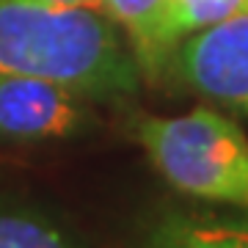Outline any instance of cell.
I'll return each mask as SVG.
<instances>
[{
  "label": "cell",
  "instance_id": "cell-1",
  "mask_svg": "<svg viewBox=\"0 0 248 248\" xmlns=\"http://www.w3.org/2000/svg\"><path fill=\"white\" fill-rule=\"evenodd\" d=\"M0 75L58 83L89 102L138 94L141 63L102 9L0 0Z\"/></svg>",
  "mask_w": 248,
  "mask_h": 248
},
{
  "label": "cell",
  "instance_id": "cell-2",
  "mask_svg": "<svg viewBox=\"0 0 248 248\" xmlns=\"http://www.w3.org/2000/svg\"><path fill=\"white\" fill-rule=\"evenodd\" d=\"M135 141L174 190L196 202L248 213V135L215 108L143 116Z\"/></svg>",
  "mask_w": 248,
  "mask_h": 248
},
{
  "label": "cell",
  "instance_id": "cell-3",
  "mask_svg": "<svg viewBox=\"0 0 248 248\" xmlns=\"http://www.w3.org/2000/svg\"><path fill=\"white\" fill-rule=\"evenodd\" d=\"M169 61L187 91L248 119V11L182 36Z\"/></svg>",
  "mask_w": 248,
  "mask_h": 248
},
{
  "label": "cell",
  "instance_id": "cell-4",
  "mask_svg": "<svg viewBox=\"0 0 248 248\" xmlns=\"http://www.w3.org/2000/svg\"><path fill=\"white\" fill-rule=\"evenodd\" d=\"M89 99L58 83L0 75V141H63L91 130Z\"/></svg>",
  "mask_w": 248,
  "mask_h": 248
},
{
  "label": "cell",
  "instance_id": "cell-5",
  "mask_svg": "<svg viewBox=\"0 0 248 248\" xmlns=\"http://www.w3.org/2000/svg\"><path fill=\"white\" fill-rule=\"evenodd\" d=\"M141 248H248V213L171 207L149 221Z\"/></svg>",
  "mask_w": 248,
  "mask_h": 248
},
{
  "label": "cell",
  "instance_id": "cell-6",
  "mask_svg": "<svg viewBox=\"0 0 248 248\" xmlns=\"http://www.w3.org/2000/svg\"><path fill=\"white\" fill-rule=\"evenodd\" d=\"M99 9L124 31L138 63L157 69L169 61L174 50L169 36L171 0H99Z\"/></svg>",
  "mask_w": 248,
  "mask_h": 248
},
{
  "label": "cell",
  "instance_id": "cell-7",
  "mask_svg": "<svg viewBox=\"0 0 248 248\" xmlns=\"http://www.w3.org/2000/svg\"><path fill=\"white\" fill-rule=\"evenodd\" d=\"M0 248H91L39 210L0 202Z\"/></svg>",
  "mask_w": 248,
  "mask_h": 248
},
{
  "label": "cell",
  "instance_id": "cell-8",
  "mask_svg": "<svg viewBox=\"0 0 248 248\" xmlns=\"http://www.w3.org/2000/svg\"><path fill=\"white\" fill-rule=\"evenodd\" d=\"M246 11L248 0H171V45L177 47L182 36L215 25V22H223L229 17H237V14H246Z\"/></svg>",
  "mask_w": 248,
  "mask_h": 248
},
{
  "label": "cell",
  "instance_id": "cell-9",
  "mask_svg": "<svg viewBox=\"0 0 248 248\" xmlns=\"http://www.w3.org/2000/svg\"><path fill=\"white\" fill-rule=\"evenodd\" d=\"M53 9H99V0H36Z\"/></svg>",
  "mask_w": 248,
  "mask_h": 248
}]
</instances>
